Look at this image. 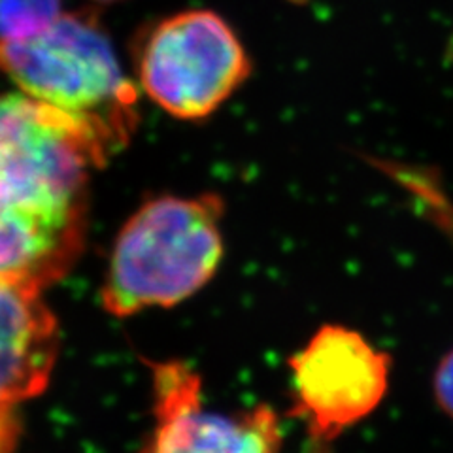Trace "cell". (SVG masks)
<instances>
[{
	"label": "cell",
	"mask_w": 453,
	"mask_h": 453,
	"mask_svg": "<svg viewBox=\"0 0 453 453\" xmlns=\"http://www.w3.org/2000/svg\"><path fill=\"white\" fill-rule=\"evenodd\" d=\"M91 134L23 93L0 96V280L42 289L59 281L85 244Z\"/></svg>",
	"instance_id": "6da1fadb"
},
{
	"label": "cell",
	"mask_w": 453,
	"mask_h": 453,
	"mask_svg": "<svg viewBox=\"0 0 453 453\" xmlns=\"http://www.w3.org/2000/svg\"><path fill=\"white\" fill-rule=\"evenodd\" d=\"M0 74L19 93L76 119L108 161L138 125V88L93 12H63L44 31L0 42Z\"/></svg>",
	"instance_id": "7a4b0ae2"
},
{
	"label": "cell",
	"mask_w": 453,
	"mask_h": 453,
	"mask_svg": "<svg viewBox=\"0 0 453 453\" xmlns=\"http://www.w3.org/2000/svg\"><path fill=\"white\" fill-rule=\"evenodd\" d=\"M223 216L216 193L163 195L142 204L111 251L103 286L108 314L170 308L208 286L225 253Z\"/></svg>",
	"instance_id": "3957f363"
},
{
	"label": "cell",
	"mask_w": 453,
	"mask_h": 453,
	"mask_svg": "<svg viewBox=\"0 0 453 453\" xmlns=\"http://www.w3.org/2000/svg\"><path fill=\"white\" fill-rule=\"evenodd\" d=\"M251 73L234 28L211 10L174 13L138 46V88L161 110L183 121L216 113Z\"/></svg>",
	"instance_id": "277c9868"
},
{
	"label": "cell",
	"mask_w": 453,
	"mask_h": 453,
	"mask_svg": "<svg viewBox=\"0 0 453 453\" xmlns=\"http://www.w3.org/2000/svg\"><path fill=\"white\" fill-rule=\"evenodd\" d=\"M291 414L314 449L338 441L386 399L391 359L346 325H323L291 356Z\"/></svg>",
	"instance_id": "5b68a950"
},
{
	"label": "cell",
	"mask_w": 453,
	"mask_h": 453,
	"mask_svg": "<svg viewBox=\"0 0 453 453\" xmlns=\"http://www.w3.org/2000/svg\"><path fill=\"white\" fill-rule=\"evenodd\" d=\"M151 436L140 453H280L283 427L271 406L219 412L206 406L203 378L183 361H153Z\"/></svg>",
	"instance_id": "8992f818"
},
{
	"label": "cell",
	"mask_w": 453,
	"mask_h": 453,
	"mask_svg": "<svg viewBox=\"0 0 453 453\" xmlns=\"http://www.w3.org/2000/svg\"><path fill=\"white\" fill-rule=\"evenodd\" d=\"M59 353V329L40 289L0 280V406L46 389Z\"/></svg>",
	"instance_id": "52a82bcc"
},
{
	"label": "cell",
	"mask_w": 453,
	"mask_h": 453,
	"mask_svg": "<svg viewBox=\"0 0 453 453\" xmlns=\"http://www.w3.org/2000/svg\"><path fill=\"white\" fill-rule=\"evenodd\" d=\"M63 13V0H0V42L44 31Z\"/></svg>",
	"instance_id": "ba28073f"
},
{
	"label": "cell",
	"mask_w": 453,
	"mask_h": 453,
	"mask_svg": "<svg viewBox=\"0 0 453 453\" xmlns=\"http://www.w3.org/2000/svg\"><path fill=\"white\" fill-rule=\"evenodd\" d=\"M433 393L438 408L453 419V349H449L436 366L433 378Z\"/></svg>",
	"instance_id": "9c48e42d"
},
{
	"label": "cell",
	"mask_w": 453,
	"mask_h": 453,
	"mask_svg": "<svg viewBox=\"0 0 453 453\" xmlns=\"http://www.w3.org/2000/svg\"><path fill=\"white\" fill-rule=\"evenodd\" d=\"M19 423L13 406H0V453L16 451Z\"/></svg>",
	"instance_id": "30bf717a"
},
{
	"label": "cell",
	"mask_w": 453,
	"mask_h": 453,
	"mask_svg": "<svg viewBox=\"0 0 453 453\" xmlns=\"http://www.w3.org/2000/svg\"><path fill=\"white\" fill-rule=\"evenodd\" d=\"M91 3H96V4H111V3H119V0H91Z\"/></svg>",
	"instance_id": "8fae6325"
}]
</instances>
